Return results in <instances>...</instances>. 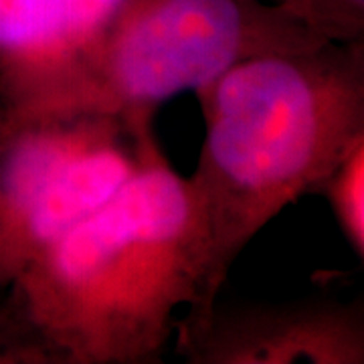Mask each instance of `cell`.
<instances>
[{
  "instance_id": "cell-5",
  "label": "cell",
  "mask_w": 364,
  "mask_h": 364,
  "mask_svg": "<svg viewBox=\"0 0 364 364\" xmlns=\"http://www.w3.org/2000/svg\"><path fill=\"white\" fill-rule=\"evenodd\" d=\"M174 350L188 364H363V299H217L176 334Z\"/></svg>"
},
{
  "instance_id": "cell-4",
  "label": "cell",
  "mask_w": 364,
  "mask_h": 364,
  "mask_svg": "<svg viewBox=\"0 0 364 364\" xmlns=\"http://www.w3.org/2000/svg\"><path fill=\"white\" fill-rule=\"evenodd\" d=\"M154 116L0 109V299L134 174Z\"/></svg>"
},
{
  "instance_id": "cell-1",
  "label": "cell",
  "mask_w": 364,
  "mask_h": 364,
  "mask_svg": "<svg viewBox=\"0 0 364 364\" xmlns=\"http://www.w3.org/2000/svg\"><path fill=\"white\" fill-rule=\"evenodd\" d=\"M219 299L207 223L156 132L128 181L0 299V364H156Z\"/></svg>"
},
{
  "instance_id": "cell-8",
  "label": "cell",
  "mask_w": 364,
  "mask_h": 364,
  "mask_svg": "<svg viewBox=\"0 0 364 364\" xmlns=\"http://www.w3.org/2000/svg\"><path fill=\"white\" fill-rule=\"evenodd\" d=\"M284 6L328 39H364V14L354 13L342 0H263Z\"/></svg>"
},
{
  "instance_id": "cell-9",
  "label": "cell",
  "mask_w": 364,
  "mask_h": 364,
  "mask_svg": "<svg viewBox=\"0 0 364 364\" xmlns=\"http://www.w3.org/2000/svg\"><path fill=\"white\" fill-rule=\"evenodd\" d=\"M348 9H352L354 13L364 14V0H342Z\"/></svg>"
},
{
  "instance_id": "cell-6",
  "label": "cell",
  "mask_w": 364,
  "mask_h": 364,
  "mask_svg": "<svg viewBox=\"0 0 364 364\" xmlns=\"http://www.w3.org/2000/svg\"><path fill=\"white\" fill-rule=\"evenodd\" d=\"M124 0H0V107L26 109L65 77Z\"/></svg>"
},
{
  "instance_id": "cell-3",
  "label": "cell",
  "mask_w": 364,
  "mask_h": 364,
  "mask_svg": "<svg viewBox=\"0 0 364 364\" xmlns=\"http://www.w3.org/2000/svg\"><path fill=\"white\" fill-rule=\"evenodd\" d=\"M324 41L298 14L263 0H124L65 77L37 104L9 112L154 116L162 102L196 93L243 59Z\"/></svg>"
},
{
  "instance_id": "cell-2",
  "label": "cell",
  "mask_w": 364,
  "mask_h": 364,
  "mask_svg": "<svg viewBox=\"0 0 364 364\" xmlns=\"http://www.w3.org/2000/svg\"><path fill=\"white\" fill-rule=\"evenodd\" d=\"M196 97L205 140L188 178L221 296L251 239L364 140V39L249 57Z\"/></svg>"
},
{
  "instance_id": "cell-7",
  "label": "cell",
  "mask_w": 364,
  "mask_h": 364,
  "mask_svg": "<svg viewBox=\"0 0 364 364\" xmlns=\"http://www.w3.org/2000/svg\"><path fill=\"white\" fill-rule=\"evenodd\" d=\"M312 195L324 196L352 253L364 259V140L316 184Z\"/></svg>"
}]
</instances>
